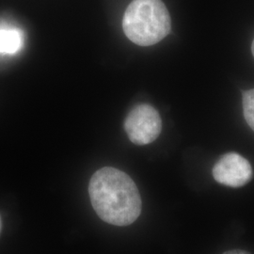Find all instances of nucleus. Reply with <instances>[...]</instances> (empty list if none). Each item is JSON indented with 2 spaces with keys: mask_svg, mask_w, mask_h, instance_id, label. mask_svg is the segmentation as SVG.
Masks as SVG:
<instances>
[{
  "mask_svg": "<svg viewBox=\"0 0 254 254\" xmlns=\"http://www.w3.org/2000/svg\"><path fill=\"white\" fill-rule=\"evenodd\" d=\"M91 205L105 222L127 226L141 213V198L135 182L118 169L105 167L91 176L89 185Z\"/></svg>",
  "mask_w": 254,
  "mask_h": 254,
  "instance_id": "1",
  "label": "nucleus"
},
{
  "mask_svg": "<svg viewBox=\"0 0 254 254\" xmlns=\"http://www.w3.org/2000/svg\"><path fill=\"white\" fill-rule=\"evenodd\" d=\"M171 27L170 13L161 0H133L123 19L127 38L140 46L159 43L170 33Z\"/></svg>",
  "mask_w": 254,
  "mask_h": 254,
  "instance_id": "2",
  "label": "nucleus"
},
{
  "mask_svg": "<svg viewBox=\"0 0 254 254\" xmlns=\"http://www.w3.org/2000/svg\"><path fill=\"white\" fill-rule=\"evenodd\" d=\"M161 128L162 122L159 113L147 104L135 107L125 121L127 136L136 145L152 143L160 135Z\"/></svg>",
  "mask_w": 254,
  "mask_h": 254,
  "instance_id": "3",
  "label": "nucleus"
},
{
  "mask_svg": "<svg viewBox=\"0 0 254 254\" xmlns=\"http://www.w3.org/2000/svg\"><path fill=\"white\" fill-rule=\"evenodd\" d=\"M215 180L231 188H241L252 180L251 163L237 153H228L221 156L213 168Z\"/></svg>",
  "mask_w": 254,
  "mask_h": 254,
  "instance_id": "4",
  "label": "nucleus"
},
{
  "mask_svg": "<svg viewBox=\"0 0 254 254\" xmlns=\"http://www.w3.org/2000/svg\"><path fill=\"white\" fill-rule=\"evenodd\" d=\"M23 46V33L17 28L0 27V54H15Z\"/></svg>",
  "mask_w": 254,
  "mask_h": 254,
  "instance_id": "5",
  "label": "nucleus"
},
{
  "mask_svg": "<svg viewBox=\"0 0 254 254\" xmlns=\"http://www.w3.org/2000/svg\"><path fill=\"white\" fill-rule=\"evenodd\" d=\"M243 112L246 122L254 131V89L243 93Z\"/></svg>",
  "mask_w": 254,
  "mask_h": 254,
  "instance_id": "6",
  "label": "nucleus"
},
{
  "mask_svg": "<svg viewBox=\"0 0 254 254\" xmlns=\"http://www.w3.org/2000/svg\"><path fill=\"white\" fill-rule=\"evenodd\" d=\"M251 254L246 251H242V250H233V251H229L224 254Z\"/></svg>",
  "mask_w": 254,
  "mask_h": 254,
  "instance_id": "7",
  "label": "nucleus"
},
{
  "mask_svg": "<svg viewBox=\"0 0 254 254\" xmlns=\"http://www.w3.org/2000/svg\"><path fill=\"white\" fill-rule=\"evenodd\" d=\"M252 52H253V55H254V42H253V46H252Z\"/></svg>",
  "mask_w": 254,
  "mask_h": 254,
  "instance_id": "8",
  "label": "nucleus"
},
{
  "mask_svg": "<svg viewBox=\"0 0 254 254\" xmlns=\"http://www.w3.org/2000/svg\"><path fill=\"white\" fill-rule=\"evenodd\" d=\"M0 231H1V218H0Z\"/></svg>",
  "mask_w": 254,
  "mask_h": 254,
  "instance_id": "9",
  "label": "nucleus"
}]
</instances>
